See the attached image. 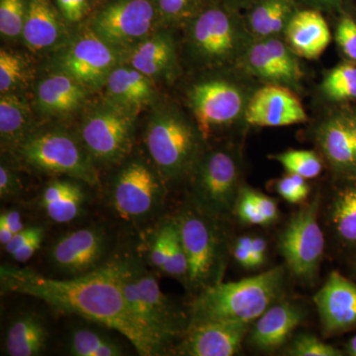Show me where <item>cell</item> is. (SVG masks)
Returning a JSON list of instances; mask_svg holds the SVG:
<instances>
[{"instance_id": "6da1fadb", "label": "cell", "mask_w": 356, "mask_h": 356, "mask_svg": "<svg viewBox=\"0 0 356 356\" xmlns=\"http://www.w3.org/2000/svg\"><path fill=\"white\" fill-rule=\"evenodd\" d=\"M0 278L6 292L35 297L57 310L120 332L140 355L161 353L131 316L111 264L65 280L46 277L31 269L2 266Z\"/></svg>"}, {"instance_id": "7a4b0ae2", "label": "cell", "mask_w": 356, "mask_h": 356, "mask_svg": "<svg viewBox=\"0 0 356 356\" xmlns=\"http://www.w3.org/2000/svg\"><path fill=\"white\" fill-rule=\"evenodd\" d=\"M285 269L204 288L192 303L188 325L206 322L250 323L278 302L284 287Z\"/></svg>"}, {"instance_id": "3957f363", "label": "cell", "mask_w": 356, "mask_h": 356, "mask_svg": "<svg viewBox=\"0 0 356 356\" xmlns=\"http://www.w3.org/2000/svg\"><path fill=\"white\" fill-rule=\"evenodd\" d=\"M131 316L163 353L186 325L184 314L166 297L158 280L139 261H112Z\"/></svg>"}, {"instance_id": "277c9868", "label": "cell", "mask_w": 356, "mask_h": 356, "mask_svg": "<svg viewBox=\"0 0 356 356\" xmlns=\"http://www.w3.org/2000/svg\"><path fill=\"white\" fill-rule=\"evenodd\" d=\"M199 137H202L199 130L177 112L166 110L154 115L147 126L146 146L163 179H179L197 165Z\"/></svg>"}, {"instance_id": "5b68a950", "label": "cell", "mask_w": 356, "mask_h": 356, "mask_svg": "<svg viewBox=\"0 0 356 356\" xmlns=\"http://www.w3.org/2000/svg\"><path fill=\"white\" fill-rule=\"evenodd\" d=\"M175 221L188 262L187 284L203 290L219 282L222 268V240L214 218L195 206L185 208Z\"/></svg>"}, {"instance_id": "8992f818", "label": "cell", "mask_w": 356, "mask_h": 356, "mask_svg": "<svg viewBox=\"0 0 356 356\" xmlns=\"http://www.w3.org/2000/svg\"><path fill=\"white\" fill-rule=\"evenodd\" d=\"M17 151L23 161L36 170L67 175L89 185L98 184L93 159L69 133L55 130L33 134Z\"/></svg>"}, {"instance_id": "52a82bcc", "label": "cell", "mask_w": 356, "mask_h": 356, "mask_svg": "<svg viewBox=\"0 0 356 356\" xmlns=\"http://www.w3.org/2000/svg\"><path fill=\"white\" fill-rule=\"evenodd\" d=\"M137 112L112 102L95 107L81 124V142L93 161L118 163L132 147Z\"/></svg>"}, {"instance_id": "ba28073f", "label": "cell", "mask_w": 356, "mask_h": 356, "mask_svg": "<svg viewBox=\"0 0 356 356\" xmlns=\"http://www.w3.org/2000/svg\"><path fill=\"white\" fill-rule=\"evenodd\" d=\"M320 199L316 197L293 215L281 233L280 250L288 268L299 280L310 282L318 274L325 250L318 224Z\"/></svg>"}, {"instance_id": "9c48e42d", "label": "cell", "mask_w": 356, "mask_h": 356, "mask_svg": "<svg viewBox=\"0 0 356 356\" xmlns=\"http://www.w3.org/2000/svg\"><path fill=\"white\" fill-rule=\"evenodd\" d=\"M196 168L195 206L214 219L228 218L235 211L241 188L235 156L227 151H214L200 159Z\"/></svg>"}, {"instance_id": "30bf717a", "label": "cell", "mask_w": 356, "mask_h": 356, "mask_svg": "<svg viewBox=\"0 0 356 356\" xmlns=\"http://www.w3.org/2000/svg\"><path fill=\"white\" fill-rule=\"evenodd\" d=\"M163 197V177L140 159L124 165L112 184V207L127 221H144L153 216Z\"/></svg>"}, {"instance_id": "8fae6325", "label": "cell", "mask_w": 356, "mask_h": 356, "mask_svg": "<svg viewBox=\"0 0 356 356\" xmlns=\"http://www.w3.org/2000/svg\"><path fill=\"white\" fill-rule=\"evenodd\" d=\"M189 42L196 57L211 65H220L243 57L248 44L247 33L227 11L210 8L192 22Z\"/></svg>"}, {"instance_id": "7c38bea8", "label": "cell", "mask_w": 356, "mask_h": 356, "mask_svg": "<svg viewBox=\"0 0 356 356\" xmlns=\"http://www.w3.org/2000/svg\"><path fill=\"white\" fill-rule=\"evenodd\" d=\"M154 9L149 0H118L103 8L93 21V31L111 44H137L151 36Z\"/></svg>"}, {"instance_id": "4fadbf2b", "label": "cell", "mask_w": 356, "mask_h": 356, "mask_svg": "<svg viewBox=\"0 0 356 356\" xmlns=\"http://www.w3.org/2000/svg\"><path fill=\"white\" fill-rule=\"evenodd\" d=\"M191 103L199 132L204 139L211 128L227 125L236 120L248 103L235 84L225 81H208L191 89Z\"/></svg>"}, {"instance_id": "5bb4252c", "label": "cell", "mask_w": 356, "mask_h": 356, "mask_svg": "<svg viewBox=\"0 0 356 356\" xmlns=\"http://www.w3.org/2000/svg\"><path fill=\"white\" fill-rule=\"evenodd\" d=\"M118 56L114 47L91 32L79 37L60 58V70L83 86H98L115 69Z\"/></svg>"}, {"instance_id": "9a60e30c", "label": "cell", "mask_w": 356, "mask_h": 356, "mask_svg": "<svg viewBox=\"0 0 356 356\" xmlns=\"http://www.w3.org/2000/svg\"><path fill=\"white\" fill-rule=\"evenodd\" d=\"M106 250L104 232L86 227L60 236L51 248L50 259L58 270L77 277L99 268Z\"/></svg>"}, {"instance_id": "2e32d148", "label": "cell", "mask_w": 356, "mask_h": 356, "mask_svg": "<svg viewBox=\"0 0 356 356\" xmlns=\"http://www.w3.org/2000/svg\"><path fill=\"white\" fill-rule=\"evenodd\" d=\"M247 323L206 322L187 327L177 353L185 356H232L250 332Z\"/></svg>"}, {"instance_id": "e0dca14e", "label": "cell", "mask_w": 356, "mask_h": 356, "mask_svg": "<svg viewBox=\"0 0 356 356\" xmlns=\"http://www.w3.org/2000/svg\"><path fill=\"white\" fill-rule=\"evenodd\" d=\"M245 119L252 126L282 127L306 122L307 114L291 90L280 84H267L248 102Z\"/></svg>"}, {"instance_id": "ac0fdd59", "label": "cell", "mask_w": 356, "mask_h": 356, "mask_svg": "<svg viewBox=\"0 0 356 356\" xmlns=\"http://www.w3.org/2000/svg\"><path fill=\"white\" fill-rule=\"evenodd\" d=\"M314 302L325 334H339L356 327V284L341 273H331Z\"/></svg>"}, {"instance_id": "d6986e66", "label": "cell", "mask_w": 356, "mask_h": 356, "mask_svg": "<svg viewBox=\"0 0 356 356\" xmlns=\"http://www.w3.org/2000/svg\"><path fill=\"white\" fill-rule=\"evenodd\" d=\"M243 65L255 76L277 83L295 84L302 76L296 54L275 37L248 44Z\"/></svg>"}, {"instance_id": "ffe728a7", "label": "cell", "mask_w": 356, "mask_h": 356, "mask_svg": "<svg viewBox=\"0 0 356 356\" xmlns=\"http://www.w3.org/2000/svg\"><path fill=\"white\" fill-rule=\"evenodd\" d=\"M303 318V311L295 304L276 302L255 321L250 332V343L266 353L278 350L286 343Z\"/></svg>"}, {"instance_id": "44dd1931", "label": "cell", "mask_w": 356, "mask_h": 356, "mask_svg": "<svg viewBox=\"0 0 356 356\" xmlns=\"http://www.w3.org/2000/svg\"><path fill=\"white\" fill-rule=\"evenodd\" d=\"M67 29L50 0H28L22 37L32 51L49 50L64 40Z\"/></svg>"}, {"instance_id": "7402d4cb", "label": "cell", "mask_w": 356, "mask_h": 356, "mask_svg": "<svg viewBox=\"0 0 356 356\" xmlns=\"http://www.w3.org/2000/svg\"><path fill=\"white\" fill-rule=\"evenodd\" d=\"M288 46L297 56L317 58L331 43V32L322 14L303 10L293 15L285 29Z\"/></svg>"}, {"instance_id": "603a6c76", "label": "cell", "mask_w": 356, "mask_h": 356, "mask_svg": "<svg viewBox=\"0 0 356 356\" xmlns=\"http://www.w3.org/2000/svg\"><path fill=\"white\" fill-rule=\"evenodd\" d=\"M48 325L36 312H25L16 316L7 325L4 336V353L9 356L44 355L48 348Z\"/></svg>"}, {"instance_id": "cb8c5ba5", "label": "cell", "mask_w": 356, "mask_h": 356, "mask_svg": "<svg viewBox=\"0 0 356 356\" xmlns=\"http://www.w3.org/2000/svg\"><path fill=\"white\" fill-rule=\"evenodd\" d=\"M86 97L83 84L64 72L43 79L37 88L38 106L50 114L74 111L81 106Z\"/></svg>"}, {"instance_id": "d4e9b609", "label": "cell", "mask_w": 356, "mask_h": 356, "mask_svg": "<svg viewBox=\"0 0 356 356\" xmlns=\"http://www.w3.org/2000/svg\"><path fill=\"white\" fill-rule=\"evenodd\" d=\"M110 102L138 112L154 97L151 79L131 67H115L106 79Z\"/></svg>"}, {"instance_id": "484cf974", "label": "cell", "mask_w": 356, "mask_h": 356, "mask_svg": "<svg viewBox=\"0 0 356 356\" xmlns=\"http://www.w3.org/2000/svg\"><path fill=\"white\" fill-rule=\"evenodd\" d=\"M318 142L325 158L337 172L356 177V147L344 119H331L323 125Z\"/></svg>"}, {"instance_id": "4316f807", "label": "cell", "mask_w": 356, "mask_h": 356, "mask_svg": "<svg viewBox=\"0 0 356 356\" xmlns=\"http://www.w3.org/2000/svg\"><path fill=\"white\" fill-rule=\"evenodd\" d=\"M175 47L166 33L147 37L135 48L130 56L131 65L145 76L153 79L170 74L175 65Z\"/></svg>"}, {"instance_id": "83f0119b", "label": "cell", "mask_w": 356, "mask_h": 356, "mask_svg": "<svg viewBox=\"0 0 356 356\" xmlns=\"http://www.w3.org/2000/svg\"><path fill=\"white\" fill-rule=\"evenodd\" d=\"M84 198L81 185L70 180H54L44 187L41 205L51 221L65 224L81 214Z\"/></svg>"}, {"instance_id": "f1b7e54d", "label": "cell", "mask_w": 356, "mask_h": 356, "mask_svg": "<svg viewBox=\"0 0 356 356\" xmlns=\"http://www.w3.org/2000/svg\"><path fill=\"white\" fill-rule=\"evenodd\" d=\"M31 110L24 98L2 93L0 98V136L2 147L16 149L29 137Z\"/></svg>"}, {"instance_id": "f546056e", "label": "cell", "mask_w": 356, "mask_h": 356, "mask_svg": "<svg viewBox=\"0 0 356 356\" xmlns=\"http://www.w3.org/2000/svg\"><path fill=\"white\" fill-rule=\"evenodd\" d=\"M295 13L292 0H261L252 9L248 25L257 38H271L285 31Z\"/></svg>"}, {"instance_id": "4dcf8cb0", "label": "cell", "mask_w": 356, "mask_h": 356, "mask_svg": "<svg viewBox=\"0 0 356 356\" xmlns=\"http://www.w3.org/2000/svg\"><path fill=\"white\" fill-rule=\"evenodd\" d=\"M67 351L74 356H120L125 355L120 343L103 330L76 327L67 337Z\"/></svg>"}, {"instance_id": "1f68e13d", "label": "cell", "mask_w": 356, "mask_h": 356, "mask_svg": "<svg viewBox=\"0 0 356 356\" xmlns=\"http://www.w3.org/2000/svg\"><path fill=\"white\" fill-rule=\"evenodd\" d=\"M331 220L341 242L356 245V184L337 192L332 201Z\"/></svg>"}, {"instance_id": "d6a6232c", "label": "cell", "mask_w": 356, "mask_h": 356, "mask_svg": "<svg viewBox=\"0 0 356 356\" xmlns=\"http://www.w3.org/2000/svg\"><path fill=\"white\" fill-rule=\"evenodd\" d=\"M323 89L336 102L356 99V67L343 64L334 67L325 76Z\"/></svg>"}, {"instance_id": "836d02e7", "label": "cell", "mask_w": 356, "mask_h": 356, "mask_svg": "<svg viewBox=\"0 0 356 356\" xmlns=\"http://www.w3.org/2000/svg\"><path fill=\"white\" fill-rule=\"evenodd\" d=\"M273 159L284 166L289 173L312 179L323 172V163L317 154L307 149H289L278 154H274Z\"/></svg>"}, {"instance_id": "e575fe53", "label": "cell", "mask_w": 356, "mask_h": 356, "mask_svg": "<svg viewBox=\"0 0 356 356\" xmlns=\"http://www.w3.org/2000/svg\"><path fill=\"white\" fill-rule=\"evenodd\" d=\"M29 69L24 58L18 54L1 49L0 51V91L10 92L27 81Z\"/></svg>"}, {"instance_id": "d590c367", "label": "cell", "mask_w": 356, "mask_h": 356, "mask_svg": "<svg viewBox=\"0 0 356 356\" xmlns=\"http://www.w3.org/2000/svg\"><path fill=\"white\" fill-rule=\"evenodd\" d=\"M28 0H0V33L6 38L22 36Z\"/></svg>"}, {"instance_id": "8d00e7d4", "label": "cell", "mask_w": 356, "mask_h": 356, "mask_svg": "<svg viewBox=\"0 0 356 356\" xmlns=\"http://www.w3.org/2000/svg\"><path fill=\"white\" fill-rule=\"evenodd\" d=\"M163 273L177 280L186 281V283L188 280V262H187L186 252H185L175 219L172 220V226H170L168 261H166Z\"/></svg>"}, {"instance_id": "74e56055", "label": "cell", "mask_w": 356, "mask_h": 356, "mask_svg": "<svg viewBox=\"0 0 356 356\" xmlns=\"http://www.w3.org/2000/svg\"><path fill=\"white\" fill-rule=\"evenodd\" d=\"M291 356H341V351L312 334H299L287 350Z\"/></svg>"}, {"instance_id": "f35d334b", "label": "cell", "mask_w": 356, "mask_h": 356, "mask_svg": "<svg viewBox=\"0 0 356 356\" xmlns=\"http://www.w3.org/2000/svg\"><path fill=\"white\" fill-rule=\"evenodd\" d=\"M276 191L287 202L300 204L308 198L310 186L306 178L288 172L287 175L278 180L276 184Z\"/></svg>"}, {"instance_id": "ab89813d", "label": "cell", "mask_w": 356, "mask_h": 356, "mask_svg": "<svg viewBox=\"0 0 356 356\" xmlns=\"http://www.w3.org/2000/svg\"><path fill=\"white\" fill-rule=\"evenodd\" d=\"M200 0H158L159 13L166 22H179L195 15Z\"/></svg>"}, {"instance_id": "60d3db41", "label": "cell", "mask_w": 356, "mask_h": 356, "mask_svg": "<svg viewBox=\"0 0 356 356\" xmlns=\"http://www.w3.org/2000/svg\"><path fill=\"white\" fill-rule=\"evenodd\" d=\"M236 216L245 224L250 226H267L264 217L255 203L252 188L241 187L235 206Z\"/></svg>"}, {"instance_id": "b9f144b4", "label": "cell", "mask_w": 356, "mask_h": 356, "mask_svg": "<svg viewBox=\"0 0 356 356\" xmlns=\"http://www.w3.org/2000/svg\"><path fill=\"white\" fill-rule=\"evenodd\" d=\"M170 226L172 221L166 222L154 234L153 242L149 248V259L152 266L159 270H165L168 261V245H170Z\"/></svg>"}, {"instance_id": "7bdbcfd3", "label": "cell", "mask_w": 356, "mask_h": 356, "mask_svg": "<svg viewBox=\"0 0 356 356\" xmlns=\"http://www.w3.org/2000/svg\"><path fill=\"white\" fill-rule=\"evenodd\" d=\"M336 38L346 57L356 62V22L343 17L337 25Z\"/></svg>"}, {"instance_id": "ee69618b", "label": "cell", "mask_w": 356, "mask_h": 356, "mask_svg": "<svg viewBox=\"0 0 356 356\" xmlns=\"http://www.w3.org/2000/svg\"><path fill=\"white\" fill-rule=\"evenodd\" d=\"M19 177L8 165H0V196L2 199L13 197L20 191Z\"/></svg>"}, {"instance_id": "f6af8a7d", "label": "cell", "mask_w": 356, "mask_h": 356, "mask_svg": "<svg viewBox=\"0 0 356 356\" xmlns=\"http://www.w3.org/2000/svg\"><path fill=\"white\" fill-rule=\"evenodd\" d=\"M57 3L63 16L70 22L83 19L88 11V0H57Z\"/></svg>"}, {"instance_id": "bcb514c9", "label": "cell", "mask_w": 356, "mask_h": 356, "mask_svg": "<svg viewBox=\"0 0 356 356\" xmlns=\"http://www.w3.org/2000/svg\"><path fill=\"white\" fill-rule=\"evenodd\" d=\"M252 193L262 216L266 219L267 225L275 222L280 216V210H278L277 203L275 202V200L264 195L261 192L254 191V189H252Z\"/></svg>"}, {"instance_id": "7dc6e473", "label": "cell", "mask_w": 356, "mask_h": 356, "mask_svg": "<svg viewBox=\"0 0 356 356\" xmlns=\"http://www.w3.org/2000/svg\"><path fill=\"white\" fill-rule=\"evenodd\" d=\"M44 236V231L41 227V229H39L38 233H37L36 235L30 238V240L28 241L27 243H25L19 250H16V252L11 255V257H13L14 261L17 262H26L29 261L33 255L36 254V252L40 250V248H41Z\"/></svg>"}, {"instance_id": "c3c4849f", "label": "cell", "mask_w": 356, "mask_h": 356, "mask_svg": "<svg viewBox=\"0 0 356 356\" xmlns=\"http://www.w3.org/2000/svg\"><path fill=\"white\" fill-rule=\"evenodd\" d=\"M252 236H245L236 240L234 248V257L245 268H252Z\"/></svg>"}, {"instance_id": "681fc988", "label": "cell", "mask_w": 356, "mask_h": 356, "mask_svg": "<svg viewBox=\"0 0 356 356\" xmlns=\"http://www.w3.org/2000/svg\"><path fill=\"white\" fill-rule=\"evenodd\" d=\"M40 229H41V227H30V228H25L23 231L19 232V233L15 234L13 236V240L4 247L6 252L9 254L13 255L16 250H19L25 243H27L30 238L36 235Z\"/></svg>"}, {"instance_id": "f907efd6", "label": "cell", "mask_w": 356, "mask_h": 356, "mask_svg": "<svg viewBox=\"0 0 356 356\" xmlns=\"http://www.w3.org/2000/svg\"><path fill=\"white\" fill-rule=\"evenodd\" d=\"M267 250V243L264 238H252V268L261 266L266 261V252Z\"/></svg>"}, {"instance_id": "816d5d0a", "label": "cell", "mask_w": 356, "mask_h": 356, "mask_svg": "<svg viewBox=\"0 0 356 356\" xmlns=\"http://www.w3.org/2000/svg\"><path fill=\"white\" fill-rule=\"evenodd\" d=\"M0 218L7 222L9 228L13 232L14 235L25 229L24 222L22 221V216H21L20 212H18L17 210L3 211L1 215H0Z\"/></svg>"}, {"instance_id": "f5cc1de1", "label": "cell", "mask_w": 356, "mask_h": 356, "mask_svg": "<svg viewBox=\"0 0 356 356\" xmlns=\"http://www.w3.org/2000/svg\"><path fill=\"white\" fill-rule=\"evenodd\" d=\"M13 236L14 233L9 228L7 222L0 218V243H1V245L6 247L7 243L13 240Z\"/></svg>"}, {"instance_id": "db71d44e", "label": "cell", "mask_w": 356, "mask_h": 356, "mask_svg": "<svg viewBox=\"0 0 356 356\" xmlns=\"http://www.w3.org/2000/svg\"><path fill=\"white\" fill-rule=\"evenodd\" d=\"M315 6L327 7V8H336L341 6V0H309Z\"/></svg>"}, {"instance_id": "11a10c76", "label": "cell", "mask_w": 356, "mask_h": 356, "mask_svg": "<svg viewBox=\"0 0 356 356\" xmlns=\"http://www.w3.org/2000/svg\"><path fill=\"white\" fill-rule=\"evenodd\" d=\"M346 124H348V129H350L351 136H353V142H355L356 147V117H351V118H344Z\"/></svg>"}, {"instance_id": "9f6ffc18", "label": "cell", "mask_w": 356, "mask_h": 356, "mask_svg": "<svg viewBox=\"0 0 356 356\" xmlns=\"http://www.w3.org/2000/svg\"><path fill=\"white\" fill-rule=\"evenodd\" d=\"M346 351H348V355L356 356V334L348 341Z\"/></svg>"}]
</instances>
